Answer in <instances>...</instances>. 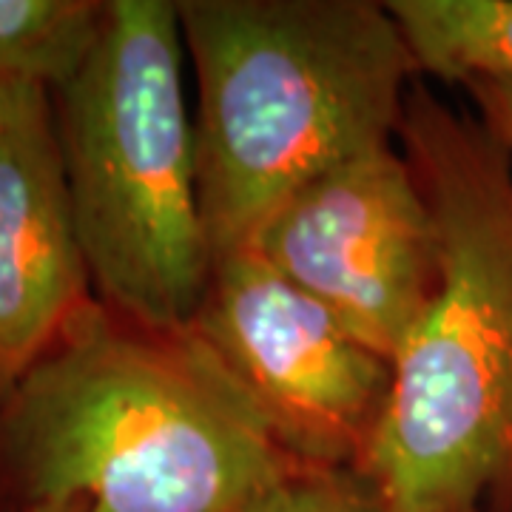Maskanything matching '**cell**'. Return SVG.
<instances>
[{"instance_id":"1","label":"cell","mask_w":512,"mask_h":512,"mask_svg":"<svg viewBox=\"0 0 512 512\" xmlns=\"http://www.w3.org/2000/svg\"><path fill=\"white\" fill-rule=\"evenodd\" d=\"M296 470L208 342L97 299L0 402L15 512H242Z\"/></svg>"},{"instance_id":"2","label":"cell","mask_w":512,"mask_h":512,"mask_svg":"<svg viewBox=\"0 0 512 512\" xmlns=\"http://www.w3.org/2000/svg\"><path fill=\"white\" fill-rule=\"evenodd\" d=\"M399 146L436 220L439 282L359 473L393 512H478L512 495V168L427 86L407 97Z\"/></svg>"},{"instance_id":"3","label":"cell","mask_w":512,"mask_h":512,"mask_svg":"<svg viewBox=\"0 0 512 512\" xmlns=\"http://www.w3.org/2000/svg\"><path fill=\"white\" fill-rule=\"evenodd\" d=\"M202 220L214 259L404 123L416 57L387 3L185 0Z\"/></svg>"},{"instance_id":"4","label":"cell","mask_w":512,"mask_h":512,"mask_svg":"<svg viewBox=\"0 0 512 512\" xmlns=\"http://www.w3.org/2000/svg\"><path fill=\"white\" fill-rule=\"evenodd\" d=\"M74 231L94 299L183 330L214 268L177 3L109 0L100 43L55 94Z\"/></svg>"},{"instance_id":"5","label":"cell","mask_w":512,"mask_h":512,"mask_svg":"<svg viewBox=\"0 0 512 512\" xmlns=\"http://www.w3.org/2000/svg\"><path fill=\"white\" fill-rule=\"evenodd\" d=\"M188 328L251 393L299 467L359 470L382 424L393 365L322 302L239 248L214 259Z\"/></svg>"},{"instance_id":"6","label":"cell","mask_w":512,"mask_h":512,"mask_svg":"<svg viewBox=\"0 0 512 512\" xmlns=\"http://www.w3.org/2000/svg\"><path fill=\"white\" fill-rule=\"evenodd\" d=\"M245 248L311 293L390 365L439 282L436 220L396 143L336 165L296 191Z\"/></svg>"},{"instance_id":"7","label":"cell","mask_w":512,"mask_h":512,"mask_svg":"<svg viewBox=\"0 0 512 512\" xmlns=\"http://www.w3.org/2000/svg\"><path fill=\"white\" fill-rule=\"evenodd\" d=\"M94 302L74 231L55 94L0 86V402Z\"/></svg>"},{"instance_id":"8","label":"cell","mask_w":512,"mask_h":512,"mask_svg":"<svg viewBox=\"0 0 512 512\" xmlns=\"http://www.w3.org/2000/svg\"><path fill=\"white\" fill-rule=\"evenodd\" d=\"M419 74L512 83V0H387Z\"/></svg>"},{"instance_id":"9","label":"cell","mask_w":512,"mask_h":512,"mask_svg":"<svg viewBox=\"0 0 512 512\" xmlns=\"http://www.w3.org/2000/svg\"><path fill=\"white\" fill-rule=\"evenodd\" d=\"M109 0H0V86L57 94L100 43Z\"/></svg>"},{"instance_id":"10","label":"cell","mask_w":512,"mask_h":512,"mask_svg":"<svg viewBox=\"0 0 512 512\" xmlns=\"http://www.w3.org/2000/svg\"><path fill=\"white\" fill-rule=\"evenodd\" d=\"M242 512H393L359 470H296Z\"/></svg>"},{"instance_id":"11","label":"cell","mask_w":512,"mask_h":512,"mask_svg":"<svg viewBox=\"0 0 512 512\" xmlns=\"http://www.w3.org/2000/svg\"><path fill=\"white\" fill-rule=\"evenodd\" d=\"M476 103L478 123L487 128L495 146L504 151L512 168V83L507 80H476L464 86Z\"/></svg>"}]
</instances>
